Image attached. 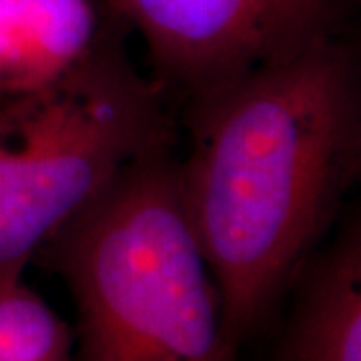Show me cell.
<instances>
[{
  "label": "cell",
  "mask_w": 361,
  "mask_h": 361,
  "mask_svg": "<svg viewBox=\"0 0 361 361\" xmlns=\"http://www.w3.org/2000/svg\"><path fill=\"white\" fill-rule=\"evenodd\" d=\"M337 37L187 103L180 199L233 348L263 329L361 171V87Z\"/></svg>",
  "instance_id": "obj_1"
},
{
  "label": "cell",
  "mask_w": 361,
  "mask_h": 361,
  "mask_svg": "<svg viewBox=\"0 0 361 361\" xmlns=\"http://www.w3.org/2000/svg\"><path fill=\"white\" fill-rule=\"evenodd\" d=\"M68 289L73 361H235L171 147L137 159L37 253Z\"/></svg>",
  "instance_id": "obj_2"
},
{
  "label": "cell",
  "mask_w": 361,
  "mask_h": 361,
  "mask_svg": "<svg viewBox=\"0 0 361 361\" xmlns=\"http://www.w3.org/2000/svg\"><path fill=\"white\" fill-rule=\"evenodd\" d=\"M125 32L113 13L99 49L73 73L0 101V283L23 277L137 159L173 142L167 92L133 65Z\"/></svg>",
  "instance_id": "obj_3"
},
{
  "label": "cell",
  "mask_w": 361,
  "mask_h": 361,
  "mask_svg": "<svg viewBox=\"0 0 361 361\" xmlns=\"http://www.w3.org/2000/svg\"><path fill=\"white\" fill-rule=\"evenodd\" d=\"M343 0H111L167 97L195 99L336 35Z\"/></svg>",
  "instance_id": "obj_4"
},
{
  "label": "cell",
  "mask_w": 361,
  "mask_h": 361,
  "mask_svg": "<svg viewBox=\"0 0 361 361\" xmlns=\"http://www.w3.org/2000/svg\"><path fill=\"white\" fill-rule=\"evenodd\" d=\"M291 315L273 361H361V225L317 249L297 273Z\"/></svg>",
  "instance_id": "obj_5"
},
{
  "label": "cell",
  "mask_w": 361,
  "mask_h": 361,
  "mask_svg": "<svg viewBox=\"0 0 361 361\" xmlns=\"http://www.w3.org/2000/svg\"><path fill=\"white\" fill-rule=\"evenodd\" d=\"M111 23L113 11L104 14L97 0H0V101L73 73Z\"/></svg>",
  "instance_id": "obj_6"
},
{
  "label": "cell",
  "mask_w": 361,
  "mask_h": 361,
  "mask_svg": "<svg viewBox=\"0 0 361 361\" xmlns=\"http://www.w3.org/2000/svg\"><path fill=\"white\" fill-rule=\"evenodd\" d=\"M75 331L18 279L0 283V361H73Z\"/></svg>",
  "instance_id": "obj_7"
}]
</instances>
